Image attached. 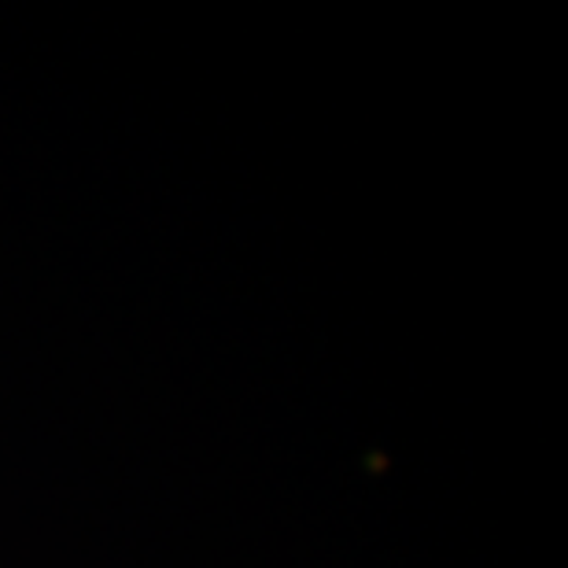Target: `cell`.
Here are the masks:
<instances>
[]
</instances>
